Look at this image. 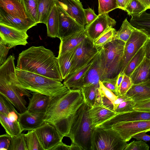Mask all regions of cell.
Instances as JSON below:
<instances>
[{
  "label": "cell",
  "instance_id": "obj_1",
  "mask_svg": "<svg viewBox=\"0 0 150 150\" xmlns=\"http://www.w3.org/2000/svg\"><path fill=\"white\" fill-rule=\"evenodd\" d=\"M84 102L81 90L70 89L52 98L44 120L53 125L63 137H66L74 114Z\"/></svg>",
  "mask_w": 150,
  "mask_h": 150
},
{
  "label": "cell",
  "instance_id": "obj_2",
  "mask_svg": "<svg viewBox=\"0 0 150 150\" xmlns=\"http://www.w3.org/2000/svg\"><path fill=\"white\" fill-rule=\"evenodd\" d=\"M16 68L60 82L63 80L57 57L42 46H32L22 51L18 55Z\"/></svg>",
  "mask_w": 150,
  "mask_h": 150
},
{
  "label": "cell",
  "instance_id": "obj_3",
  "mask_svg": "<svg viewBox=\"0 0 150 150\" xmlns=\"http://www.w3.org/2000/svg\"><path fill=\"white\" fill-rule=\"evenodd\" d=\"M15 57L11 55L0 66V94L9 101L20 113L27 110L23 96H32L29 91L21 86L17 76Z\"/></svg>",
  "mask_w": 150,
  "mask_h": 150
},
{
  "label": "cell",
  "instance_id": "obj_4",
  "mask_svg": "<svg viewBox=\"0 0 150 150\" xmlns=\"http://www.w3.org/2000/svg\"><path fill=\"white\" fill-rule=\"evenodd\" d=\"M89 107L84 102L74 114L66 137L81 150H91L92 138L95 128L92 124Z\"/></svg>",
  "mask_w": 150,
  "mask_h": 150
},
{
  "label": "cell",
  "instance_id": "obj_5",
  "mask_svg": "<svg viewBox=\"0 0 150 150\" xmlns=\"http://www.w3.org/2000/svg\"><path fill=\"white\" fill-rule=\"evenodd\" d=\"M16 72L21 86L30 92L53 97L70 89L61 82L47 77L16 68Z\"/></svg>",
  "mask_w": 150,
  "mask_h": 150
},
{
  "label": "cell",
  "instance_id": "obj_6",
  "mask_svg": "<svg viewBox=\"0 0 150 150\" xmlns=\"http://www.w3.org/2000/svg\"><path fill=\"white\" fill-rule=\"evenodd\" d=\"M125 43L115 39L101 47L104 67L103 80L114 78L120 72Z\"/></svg>",
  "mask_w": 150,
  "mask_h": 150
},
{
  "label": "cell",
  "instance_id": "obj_7",
  "mask_svg": "<svg viewBox=\"0 0 150 150\" xmlns=\"http://www.w3.org/2000/svg\"><path fill=\"white\" fill-rule=\"evenodd\" d=\"M127 144L112 128L97 127L93 132L91 150H125Z\"/></svg>",
  "mask_w": 150,
  "mask_h": 150
},
{
  "label": "cell",
  "instance_id": "obj_8",
  "mask_svg": "<svg viewBox=\"0 0 150 150\" xmlns=\"http://www.w3.org/2000/svg\"><path fill=\"white\" fill-rule=\"evenodd\" d=\"M100 48L97 47L93 42L86 37L74 49L72 66L69 75L89 62L96 55Z\"/></svg>",
  "mask_w": 150,
  "mask_h": 150
},
{
  "label": "cell",
  "instance_id": "obj_9",
  "mask_svg": "<svg viewBox=\"0 0 150 150\" xmlns=\"http://www.w3.org/2000/svg\"><path fill=\"white\" fill-rule=\"evenodd\" d=\"M149 38L144 32L135 28L125 44L120 72L123 71L130 60L143 46Z\"/></svg>",
  "mask_w": 150,
  "mask_h": 150
},
{
  "label": "cell",
  "instance_id": "obj_10",
  "mask_svg": "<svg viewBox=\"0 0 150 150\" xmlns=\"http://www.w3.org/2000/svg\"><path fill=\"white\" fill-rule=\"evenodd\" d=\"M34 130L43 150H52L63 138L53 125L46 122Z\"/></svg>",
  "mask_w": 150,
  "mask_h": 150
},
{
  "label": "cell",
  "instance_id": "obj_11",
  "mask_svg": "<svg viewBox=\"0 0 150 150\" xmlns=\"http://www.w3.org/2000/svg\"><path fill=\"white\" fill-rule=\"evenodd\" d=\"M126 142L139 133L150 131V120L126 122L119 123L111 127Z\"/></svg>",
  "mask_w": 150,
  "mask_h": 150
},
{
  "label": "cell",
  "instance_id": "obj_12",
  "mask_svg": "<svg viewBox=\"0 0 150 150\" xmlns=\"http://www.w3.org/2000/svg\"><path fill=\"white\" fill-rule=\"evenodd\" d=\"M116 23L108 13H104L98 14L93 22L85 25L84 30L87 37L93 42L105 31L115 26Z\"/></svg>",
  "mask_w": 150,
  "mask_h": 150
},
{
  "label": "cell",
  "instance_id": "obj_13",
  "mask_svg": "<svg viewBox=\"0 0 150 150\" xmlns=\"http://www.w3.org/2000/svg\"><path fill=\"white\" fill-rule=\"evenodd\" d=\"M56 5L58 11L59 19V31L57 38L61 40L68 36L85 29V27L79 23L60 6Z\"/></svg>",
  "mask_w": 150,
  "mask_h": 150
},
{
  "label": "cell",
  "instance_id": "obj_14",
  "mask_svg": "<svg viewBox=\"0 0 150 150\" xmlns=\"http://www.w3.org/2000/svg\"><path fill=\"white\" fill-rule=\"evenodd\" d=\"M27 32L0 23V38L11 48L28 43L27 40L29 36Z\"/></svg>",
  "mask_w": 150,
  "mask_h": 150
},
{
  "label": "cell",
  "instance_id": "obj_15",
  "mask_svg": "<svg viewBox=\"0 0 150 150\" xmlns=\"http://www.w3.org/2000/svg\"><path fill=\"white\" fill-rule=\"evenodd\" d=\"M150 120V111L133 109L128 112L117 114L98 127L109 129L120 122Z\"/></svg>",
  "mask_w": 150,
  "mask_h": 150
},
{
  "label": "cell",
  "instance_id": "obj_16",
  "mask_svg": "<svg viewBox=\"0 0 150 150\" xmlns=\"http://www.w3.org/2000/svg\"><path fill=\"white\" fill-rule=\"evenodd\" d=\"M56 5L62 8L79 23L85 27L86 21L81 3L77 0H55Z\"/></svg>",
  "mask_w": 150,
  "mask_h": 150
},
{
  "label": "cell",
  "instance_id": "obj_17",
  "mask_svg": "<svg viewBox=\"0 0 150 150\" xmlns=\"http://www.w3.org/2000/svg\"><path fill=\"white\" fill-rule=\"evenodd\" d=\"M100 48L93 63L83 78V86L99 85V81L103 80L104 67Z\"/></svg>",
  "mask_w": 150,
  "mask_h": 150
},
{
  "label": "cell",
  "instance_id": "obj_18",
  "mask_svg": "<svg viewBox=\"0 0 150 150\" xmlns=\"http://www.w3.org/2000/svg\"><path fill=\"white\" fill-rule=\"evenodd\" d=\"M44 114L32 112L27 110L19 113L18 120L22 131L35 130L41 126L45 122Z\"/></svg>",
  "mask_w": 150,
  "mask_h": 150
},
{
  "label": "cell",
  "instance_id": "obj_19",
  "mask_svg": "<svg viewBox=\"0 0 150 150\" xmlns=\"http://www.w3.org/2000/svg\"><path fill=\"white\" fill-rule=\"evenodd\" d=\"M0 23L18 29L27 31L38 24L28 18L23 19L10 15L0 7Z\"/></svg>",
  "mask_w": 150,
  "mask_h": 150
},
{
  "label": "cell",
  "instance_id": "obj_20",
  "mask_svg": "<svg viewBox=\"0 0 150 150\" xmlns=\"http://www.w3.org/2000/svg\"><path fill=\"white\" fill-rule=\"evenodd\" d=\"M96 56L85 65L69 75L64 79V86L69 89L81 90L83 86V78L93 63Z\"/></svg>",
  "mask_w": 150,
  "mask_h": 150
},
{
  "label": "cell",
  "instance_id": "obj_21",
  "mask_svg": "<svg viewBox=\"0 0 150 150\" xmlns=\"http://www.w3.org/2000/svg\"><path fill=\"white\" fill-rule=\"evenodd\" d=\"M31 93L30 98H28L29 103L27 110L32 112L45 113L52 97L38 93Z\"/></svg>",
  "mask_w": 150,
  "mask_h": 150
},
{
  "label": "cell",
  "instance_id": "obj_22",
  "mask_svg": "<svg viewBox=\"0 0 150 150\" xmlns=\"http://www.w3.org/2000/svg\"><path fill=\"white\" fill-rule=\"evenodd\" d=\"M89 112L92 124L95 128L117 114L101 104L95 105L91 108L89 107Z\"/></svg>",
  "mask_w": 150,
  "mask_h": 150
},
{
  "label": "cell",
  "instance_id": "obj_23",
  "mask_svg": "<svg viewBox=\"0 0 150 150\" xmlns=\"http://www.w3.org/2000/svg\"><path fill=\"white\" fill-rule=\"evenodd\" d=\"M126 96L135 102L150 98V80L137 84H133Z\"/></svg>",
  "mask_w": 150,
  "mask_h": 150
},
{
  "label": "cell",
  "instance_id": "obj_24",
  "mask_svg": "<svg viewBox=\"0 0 150 150\" xmlns=\"http://www.w3.org/2000/svg\"><path fill=\"white\" fill-rule=\"evenodd\" d=\"M86 37L84 29L61 40L58 55L62 54L74 48Z\"/></svg>",
  "mask_w": 150,
  "mask_h": 150
},
{
  "label": "cell",
  "instance_id": "obj_25",
  "mask_svg": "<svg viewBox=\"0 0 150 150\" xmlns=\"http://www.w3.org/2000/svg\"><path fill=\"white\" fill-rule=\"evenodd\" d=\"M0 7L12 16L23 19L28 18L24 8L19 0H0Z\"/></svg>",
  "mask_w": 150,
  "mask_h": 150
},
{
  "label": "cell",
  "instance_id": "obj_26",
  "mask_svg": "<svg viewBox=\"0 0 150 150\" xmlns=\"http://www.w3.org/2000/svg\"><path fill=\"white\" fill-rule=\"evenodd\" d=\"M150 68V59L144 57L141 64L134 70L130 76L133 84L141 83L149 80L148 75Z\"/></svg>",
  "mask_w": 150,
  "mask_h": 150
},
{
  "label": "cell",
  "instance_id": "obj_27",
  "mask_svg": "<svg viewBox=\"0 0 150 150\" xmlns=\"http://www.w3.org/2000/svg\"><path fill=\"white\" fill-rule=\"evenodd\" d=\"M99 86V84L83 86L81 89L84 103L90 108L101 103V96L98 91Z\"/></svg>",
  "mask_w": 150,
  "mask_h": 150
},
{
  "label": "cell",
  "instance_id": "obj_28",
  "mask_svg": "<svg viewBox=\"0 0 150 150\" xmlns=\"http://www.w3.org/2000/svg\"><path fill=\"white\" fill-rule=\"evenodd\" d=\"M75 48L62 54L58 55L57 57L60 73L63 80L69 75L71 70Z\"/></svg>",
  "mask_w": 150,
  "mask_h": 150
},
{
  "label": "cell",
  "instance_id": "obj_29",
  "mask_svg": "<svg viewBox=\"0 0 150 150\" xmlns=\"http://www.w3.org/2000/svg\"><path fill=\"white\" fill-rule=\"evenodd\" d=\"M55 4V0H38V24H46L48 17Z\"/></svg>",
  "mask_w": 150,
  "mask_h": 150
},
{
  "label": "cell",
  "instance_id": "obj_30",
  "mask_svg": "<svg viewBox=\"0 0 150 150\" xmlns=\"http://www.w3.org/2000/svg\"><path fill=\"white\" fill-rule=\"evenodd\" d=\"M46 25L47 36L52 38L57 37L59 31V19L58 11L56 4L48 17Z\"/></svg>",
  "mask_w": 150,
  "mask_h": 150
},
{
  "label": "cell",
  "instance_id": "obj_31",
  "mask_svg": "<svg viewBox=\"0 0 150 150\" xmlns=\"http://www.w3.org/2000/svg\"><path fill=\"white\" fill-rule=\"evenodd\" d=\"M130 23L134 27L143 31L150 37V13L145 11L139 17L132 16Z\"/></svg>",
  "mask_w": 150,
  "mask_h": 150
},
{
  "label": "cell",
  "instance_id": "obj_32",
  "mask_svg": "<svg viewBox=\"0 0 150 150\" xmlns=\"http://www.w3.org/2000/svg\"><path fill=\"white\" fill-rule=\"evenodd\" d=\"M0 122L6 133L11 137L16 136L23 131L18 120L12 121L6 115L0 113Z\"/></svg>",
  "mask_w": 150,
  "mask_h": 150
},
{
  "label": "cell",
  "instance_id": "obj_33",
  "mask_svg": "<svg viewBox=\"0 0 150 150\" xmlns=\"http://www.w3.org/2000/svg\"><path fill=\"white\" fill-rule=\"evenodd\" d=\"M145 56V53L143 46L128 63L123 72L125 74L130 77L134 70L142 62Z\"/></svg>",
  "mask_w": 150,
  "mask_h": 150
},
{
  "label": "cell",
  "instance_id": "obj_34",
  "mask_svg": "<svg viewBox=\"0 0 150 150\" xmlns=\"http://www.w3.org/2000/svg\"><path fill=\"white\" fill-rule=\"evenodd\" d=\"M19 0L24 8L28 18L37 23L38 0Z\"/></svg>",
  "mask_w": 150,
  "mask_h": 150
},
{
  "label": "cell",
  "instance_id": "obj_35",
  "mask_svg": "<svg viewBox=\"0 0 150 150\" xmlns=\"http://www.w3.org/2000/svg\"><path fill=\"white\" fill-rule=\"evenodd\" d=\"M135 28L128 21L127 18H125L123 21L120 28L117 32L115 39L126 42Z\"/></svg>",
  "mask_w": 150,
  "mask_h": 150
},
{
  "label": "cell",
  "instance_id": "obj_36",
  "mask_svg": "<svg viewBox=\"0 0 150 150\" xmlns=\"http://www.w3.org/2000/svg\"><path fill=\"white\" fill-rule=\"evenodd\" d=\"M148 9L138 0H130L125 11L132 16L139 17Z\"/></svg>",
  "mask_w": 150,
  "mask_h": 150
},
{
  "label": "cell",
  "instance_id": "obj_37",
  "mask_svg": "<svg viewBox=\"0 0 150 150\" xmlns=\"http://www.w3.org/2000/svg\"><path fill=\"white\" fill-rule=\"evenodd\" d=\"M24 138L27 150H43L34 130L24 134Z\"/></svg>",
  "mask_w": 150,
  "mask_h": 150
},
{
  "label": "cell",
  "instance_id": "obj_38",
  "mask_svg": "<svg viewBox=\"0 0 150 150\" xmlns=\"http://www.w3.org/2000/svg\"><path fill=\"white\" fill-rule=\"evenodd\" d=\"M117 32L115 29L113 28L109 29L93 42L94 44L98 48L103 47L107 43L115 39Z\"/></svg>",
  "mask_w": 150,
  "mask_h": 150
},
{
  "label": "cell",
  "instance_id": "obj_39",
  "mask_svg": "<svg viewBox=\"0 0 150 150\" xmlns=\"http://www.w3.org/2000/svg\"><path fill=\"white\" fill-rule=\"evenodd\" d=\"M11 142L8 150H27L24 134L21 133L14 137H10Z\"/></svg>",
  "mask_w": 150,
  "mask_h": 150
},
{
  "label": "cell",
  "instance_id": "obj_40",
  "mask_svg": "<svg viewBox=\"0 0 150 150\" xmlns=\"http://www.w3.org/2000/svg\"><path fill=\"white\" fill-rule=\"evenodd\" d=\"M98 14L108 13L118 8L116 0H98Z\"/></svg>",
  "mask_w": 150,
  "mask_h": 150
},
{
  "label": "cell",
  "instance_id": "obj_41",
  "mask_svg": "<svg viewBox=\"0 0 150 150\" xmlns=\"http://www.w3.org/2000/svg\"><path fill=\"white\" fill-rule=\"evenodd\" d=\"M14 106L9 101L0 94V113L7 116L10 112L14 111L18 115L19 113Z\"/></svg>",
  "mask_w": 150,
  "mask_h": 150
},
{
  "label": "cell",
  "instance_id": "obj_42",
  "mask_svg": "<svg viewBox=\"0 0 150 150\" xmlns=\"http://www.w3.org/2000/svg\"><path fill=\"white\" fill-rule=\"evenodd\" d=\"M135 103L132 100L123 102L117 106L114 111L118 114L130 111L134 109Z\"/></svg>",
  "mask_w": 150,
  "mask_h": 150
},
{
  "label": "cell",
  "instance_id": "obj_43",
  "mask_svg": "<svg viewBox=\"0 0 150 150\" xmlns=\"http://www.w3.org/2000/svg\"><path fill=\"white\" fill-rule=\"evenodd\" d=\"M149 147L143 141H134L127 144L125 150H149Z\"/></svg>",
  "mask_w": 150,
  "mask_h": 150
},
{
  "label": "cell",
  "instance_id": "obj_44",
  "mask_svg": "<svg viewBox=\"0 0 150 150\" xmlns=\"http://www.w3.org/2000/svg\"><path fill=\"white\" fill-rule=\"evenodd\" d=\"M99 84L98 91L100 94L106 97L114 104L117 98V96L110 90L106 87L100 81H99Z\"/></svg>",
  "mask_w": 150,
  "mask_h": 150
},
{
  "label": "cell",
  "instance_id": "obj_45",
  "mask_svg": "<svg viewBox=\"0 0 150 150\" xmlns=\"http://www.w3.org/2000/svg\"><path fill=\"white\" fill-rule=\"evenodd\" d=\"M133 84L130 77L125 74L120 87L119 95H126L127 92Z\"/></svg>",
  "mask_w": 150,
  "mask_h": 150
},
{
  "label": "cell",
  "instance_id": "obj_46",
  "mask_svg": "<svg viewBox=\"0 0 150 150\" xmlns=\"http://www.w3.org/2000/svg\"><path fill=\"white\" fill-rule=\"evenodd\" d=\"M10 47L0 38V65H2L7 59Z\"/></svg>",
  "mask_w": 150,
  "mask_h": 150
},
{
  "label": "cell",
  "instance_id": "obj_47",
  "mask_svg": "<svg viewBox=\"0 0 150 150\" xmlns=\"http://www.w3.org/2000/svg\"><path fill=\"white\" fill-rule=\"evenodd\" d=\"M118 75L112 78H105L101 82L103 84L116 95V85Z\"/></svg>",
  "mask_w": 150,
  "mask_h": 150
},
{
  "label": "cell",
  "instance_id": "obj_48",
  "mask_svg": "<svg viewBox=\"0 0 150 150\" xmlns=\"http://www.w3.org/2000/svg\"><path fill=\"white\" fill-rule=\"evenodd\" d=\"M134 109L150 111V98L136 102Z\"/></svg>",
  "mask_w": 150,
  "mask_h": 150
},
{
  "label": "cell",
  "instance_id": "obj_49",
  "mask_svg": "<svg viewBox=\"0 0 150 150\" xmlns=\"http://www.w3.org/2000/svg\"><path fill=\"white\" fill-rule=\"evenodd\" d=\"M10 137L6 133L0 136V150H8L11 142Z\"/></svg>",
  "mask_w": 150,
  "mask_h": 150
},
{
  "label": "cell",
  "instance_id": "obj_50",
  "mask_svg": "<svg viewBox=\"0 0 150 150\" xmlns=\"http://www.w3.org/2000/svg\"><path fill=\"white\" fill-rule=\"evenodd\" d=\"M86 21V25H88L93 22L98 17L94 11L90 8L84 9Z\"/></svg>",
  "mask_w": 150,
  "mask_h": 150
},
{
  "label": "cell",
  "instance_id": "obj_51",
  "mask_svg": "<svg viewBox=\"0 0 150 150\" xmlns=\"http://www.w3.org/2000/svg\"><path fill=\"white\" fill-rule=\"evenodd\" d=\"M101 95V97L100 104L108 109L114 111V105L112 102L105 96Z\"/></svg>",
  "mask_w": 150,
  "mask_h": 150
},
{
  "label": "cell",
  "instance_id": "obj_52",
  "mask_svg": "<svg viewBox=\"0 0 150 150\" xmlns=\"http://www.w3.org/2000/svg\"><path fill=\"white\" fill-rule=\"evenodd\" d=\"M145 132L139 133L133 136L132 138L145 141H150V135L147 134Z\"/></svg>",
  "mask_w": 150,
  "mask_h": 150
},
{
  "label": "cell",
  "instance_id": "obj_53",
  "mask_svg": "<svg viewBox=\"0 0 150 150\" xmlns=\"http://www.w3.org/2000/svg\"><path fill=\"white\" fill-rule=\"evenodd\" d=\"M117 98L114 103V111L117 108V106L121 103L128 100H132L130 98L126 96H117Z\"/></svg>",
  "mask_w": 150,
  "mask_h": 150
},
{
  "label": "cell",
  "instance_id": "obj_54",
  "mask_svg": "<svg viewBox=\"0 0 150 150\" xmlns=\"http://www.w3.org/2000/svg\"><path fill=\"white\" fill-rule=\"evenodd\" d=\"M125 74L123 72H120L118 75L116 85V95H119V91L121 83L123 79Z\"/></svg>",
  "mask_w": 150,
  "mask_h": 150
},
{
  "label": "cell",
  "instance_id": "obj_55",
  "mask_svg": "<svg viewBox=\"0 0 150 150\" xmlns=\"http://www.w3.org/2000/svg\"><path fill=\"white\" fill-rule=\"evenodd\" d=\"M116 1L118 8L125 11L130 0H116Z\"/></svg>",
  "mask_w": 150,
  "mask_h": 150
},
{
  "label": "cell",
  "instance_id": "obj_56",
  "mask_svg": "<svg viewBox=\"0 0 150 150\" xmlns=\"http://www.w3.org/2000/svg\"><path fill=\"white\" fill-rule=\"evenodd\" d=\"M71 150V147L70 145L69 146L66 144L63 143L62 141L52 149V150Z\"/></svg>",
  "mask_w": 150,
  "mask_h": 150
},
{
  "label": "cell",
  "instance_id": "obj_57",
  "mask_svg": "<svg viewBox=\"0 0 150 150\" xmlns=\"http://www.w3.org/2000/svg\"><path fill=\"white\" fill-rule=\"evenodd\" d=\"M143 47L146 57L150 59V37L146 41Z\"/></svg>",
  "mask_w": 150,
  "mask_h": 150
},
{
  "label": "cell",
  "instance_id": "obj_58",
  "mask_svg": "<svg viewBox=\"0 0 150 150\" xmlns=\"http://www.w3.org/2000/svg\"><path fill=\"white\" fill-rule=\"evenodd\" d=\"M18 115L14 111L10 112L7 115L9 119L12 121L18 120Z\"/></svg>",
  "mask_w": 150,
  "mask_h": 150
},
{
  "label": "cell",
  "instance_id": "obj_59",
  "mask_svg": "<svg viewBox=\"0 0 150 150\" xmlns=\"http://www.w3.org/2000/svg\"><path fill=\"white\" fill-rule=\"evenodd\" d=\"M143 4L148 9H150V0H138Z\"/></svg>",
  "mask_w": 150,
  "mask_h": 150
},
{
  "label": "cell",
  "instance_id": "obj_60",
  "mask_svg": "<svg viewBox=\"0 0 150 150\" xmlns=\"http://www.w3.org/2000/svg\"><path fill=\"white\" fill-rule=\"evenodd\" d=\"M148 79L149 80H150V68L149 70V75H148Z\"/></svg>",
  "mask_w": 150,
  "mask_h": 150
},
{
  "label": "cell",
  "instance_id": "obj_61",
  "mask_svg": "<svg viewBox=\"0 0 150 150\" xmlns=\"http://www.w3.org/2000/svg\"><path fill=\"white\" fill-rule=\"evenodd\" d=\"M78 0V1H80V0Z\"/></svg>",
  "mask_w": 150,
  "mask_h": 150
}]
</instances>
